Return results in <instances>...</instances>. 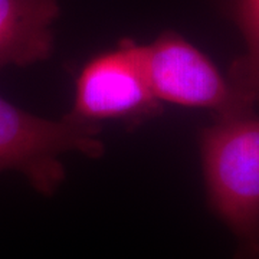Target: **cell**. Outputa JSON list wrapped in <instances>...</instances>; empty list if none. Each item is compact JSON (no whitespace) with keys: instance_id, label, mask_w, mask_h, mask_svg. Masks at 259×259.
I'll use <instances>...</instances> for the list:
<instances>
[{"instance_id":"2","label":"cell","mask_w":259,"mask_h":259,"mask_svg":"<svg viewBox=\"0 0 259 259\" xmlns=\"http://www.w3.org/2000/svg\"><path fill=\"white\" fill-rule=\"evenodd\" d=\"M101 125L64 115L47 120L16 107L0 95V173L15 170L39 193L51 196L65 180L61 156L78 151L101 157Z\"/></svg>"},{"instance_id":"5","label":"cell","mask_w":259,"mask_h":259,"mask_svg":"<svg viewBox=\"0 0 259 259\" xmlns=\"http://www.w3.org/2000/svg\"><path fill=\"white\" fill-rule=\"evenodd\" d=\"M58 16V0H0V69L47 61Z\"/></svg>"},{"instance_id":"6","label":"cell","mask_w":259,"mask_h":259,"mask_svg":"<svg viewBox=\"0 0 259 259\" xmlns=\"http://www.w3.org/2000/svg\"><path fill=\"white\" fill-rule=\"evenodd\" d=\"M228 16L241 30L245 52L229 66L226 78L245 100L259 102V0H223Z\"/></svg>"},{"instance_id":"1","label":"cell","mask_w":259,"mask_h":259,"mask_svg":"<svg viewBox=\"0 0 259 259\" xmlns=\"http://www.w3.org/2000/svg\"><path fill=\"white\" fill-rule=\"evenodd\" d=\"M199 148L207 206L235 238L233 259H259V117L214 120Z\"/></svg>"},{"instance_id":"3","label":"cell","mask_w":259,"mask_h":259,"mask_svg":"<svg viewBox=\"0 0 259 259\" xmlns=\"http://www.w3.org/2000/svg\"><path fill=\"white\" fill-rule=\"evenodd\" d=\"M141 58L157 101L207 110L214 120L253 112V104L232 87L226 75L200 49L173 30L141 45Z\"/></svg>"},{"instance_id":"4","label":"cell","mask_w":259,"mask_h":259,"mask_svg":"<svg viewBox=\"0 0 259 259\" xmlns=\"http://www.w3.org/2000/svg\"><path fill=\"white\" fill-rule=\"evenodd\" d=\"M161 114V102L148 85L141 58V45L122 39L85 62L75 81L74 104L66 117L97 124L120 121L139 125Z\"/></svg>"}]
</instances>
